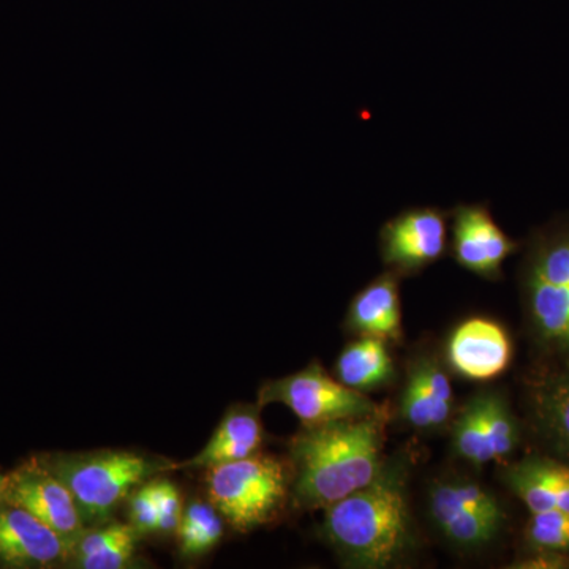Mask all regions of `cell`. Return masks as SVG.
Instances as JSON below:
<instances>
[{
	"instance_id": "obj_1",
	"label": "cell",
	"mask_w": 569,
	"mask_h": 569,
	"mask_svg": "<svg viewBox=\"0 0 569 569\" xmlns=\"http://www.w3.org/2000/svg\"><path fill=\"white\" fill-rule=\"evenodd\" d=\"M387 425L380 408L365 418L302 427L288 445L298 507L325 509L369 485L385 466Z\"/></svg>"
},
{
	"instance_id": "obj_2",
	"label": "cell",
	"mask_w": 569,
	"mask_h": 569,
	"mask_svg": "<svg viewBox=\"0 0 569 569\" xmlns=\"http://www.w3.org/2000/svg\"><path fill=\"white\" fill-rule=\"evenodd\" d=\"M403 462H385L369 485L325 508L323 535L348 567L380 569L413 541Z\"/></svg>"
},
{
	"instance_id": "obj_3",
	"label": "cell",
	"mask_w": 569,
	"mask_h": 569,
	"mask_svg": "<svg viewBox=\"0 0 569 569\" xmlns=\"http://www.w3.org/2000/svg\"><path fill=\"white\" fill-rule=\"evenodd\" d=\"M41 462L62 479L86 526L91 523L92 527L107 522L134 489L156 475L176 470L173 462L146 458L126 449L56 455Z\"/></svg>"
},
{
	"instance_id": "obj_4",
	"label": "cell",
	"mask_w": 569,
	"mask_h": 569,
	"mask_svg": "<svg viewBox=\"0 0 569 569\" xmlns=\"http://www.w3.org/2000/svg\"><path fill=\"white\" fill-rule=\"evenodd\" d=\"M209 501L234 530L266 526L282 511L288 497L287 468L279 459L257 452L250 458L206 470Z\"/></svg>"
},
{
	"instance_id": "obj_5",
	"label": "cell",
	"mask_w": 569,
	"mask_h": 569,
	"mask_svg": "<svg viewBox=\"0 0 569 569\" xmlns=\"http://www.w3.org/2000/svg\"><path fill=\"white\" fill-rule=\"evenodd\" d=\"M523 296L542 342L569 351V230L542 236L523 266Z\"/></svg>"
},
{
	"instance_id": "obj_6",
	"label": "cell",
	"mask_w": 569,
	"mask_h": 569,
	"mask_svg": "<svg viewBox=\"0 0 569 569\" xmlns=\"http://www.w3.org/2000/svg\"><path fill=\"white\" fill-rule=\"evenodd\" d=\"M427 512L441 537L456 548L473 550L490 545L503 527V509L485 486L467 478L433 482Z\"/></svg>"
},
{
	"instance_id": "obj_7",
	"label": "cell",
	"mask_w": 569,
	"mask_h": 569,
	"mask_svg": "<svg viewBox=\"0 0 569 569\" xmlns=\"http://www.w3.org/2000/svg\"><path fill=\"white\" fill-rule=\"evenodd\" d=\"M258 403L261 407L282 403L293 411L302 426L365 418L380 410L365 392L355 391L329 377L318 362L301 372L264 383L258 392Z\"/></svg>"
},
{
	"instance_id": "obj_8",
	"label": "cell",
	"mask_w": 569,
	"mask_h": 569,
	"mask_svg": "<svg viewBox=\"0 0 569 569\" xmlns=\"http://www.w3.org/2000/svg\"><path fill=\"white\" fill-rule=\"evenodd\" d=\"M518 441L515 415L497 392L471 397L452 425V449L470 466L485 467L507 459Z\"/></svg>"
},
{
	"instance_id": "obj_9",
	"label": "cell",
	"mask_w": 569,
	"mask_h": 569,
	"mask_svg": "<svg viewBox=\"0 0 569 569\" xmlns=\"http://www.w3.org/2000/svg\"><path fill=\"white\" fill-rule=\"evenodd\" d=\"M448 220L447 211L432 206L397 213L380 231L385 264L397 274H417L437 263L447 252Z\"/></svg>"
},
{
	"instance_id": "obj_10",
	"label": "cell",
	"mask_w": 569,
	"mask_h": 569,
	"mask_svg": "<svg viewBox=\"0 0 569 569\" xmlns=\"http://www.w3.org/2000/svg\"><path fill=\"white\" fill-rule=\"evenodd\" d=\"M3 501L31 512L70 541H77L86 530L69 488L41 460L26 463L6 478Z\"/></svg>"
},
{
	"instance_id": "obj_11",
	"label": "cell",
	"mask_w": 569,
	"mask_h": 569,
	"mask_svg": "<svg viewBox=\"0 0 569 569\" xmlns=\"http://www.w3.org/2000/svg\"><path fill=\"white\" fill-rule=\"evenodd\" d=\"M518 244L496 222L488 206L458 204L452 211V254L463 269L497 279Z\"/></svg>"
},
{
	"instance_id": "obj_12",
	"label": "cell",
	"mask_w": 569,
	"mask_h": 569,
	"mask_svg": "<svg viewBox=\"0 0 569 569\" xmlns=\"http://www.w3.org/2000/svg\"><path fill=\"white\" fill-rule=\"evenodd\" d=\"M70 541L31 512L0 507V560L13 567H50L73 559Z\"/></svg>"
},
{
	"instance_id": "obj_13",
	"label": "cell",
	"mask_w": 569,
	"mask_h": 569,
	"mask_svg": "<svg viewBox=\"0 0 569 569\" xmlns=\"http://www.w3.org/2000/svg\"><path fill=\"white\" fill-rule=\"evenodd\" d=\"M449 365L468 380H492L511 362L512 346L503 326L489 318H470L448 340Z\"/></svg>"
},
{
	"instance_id": "obj_14",
	"label": "cell",
	"mask_w": 569,
	"mask_h": 569,
	"mask_svg": "<svg viewBox=\"0 0 569 569\" xmlns=\"http://www.w3.org/2000/svg\"><path fill=\"white\" fill-rule=\"evenodd\" d=\"M451 381L432 356L415 359L400 396V417L411 429L432 432L447 426L452 415Z\"/></svg>"
},
{
	"instance_id": "obj_15",
	"label": "cell",
	"mask_w": 569,
	"mask_h": 569,
	"mask_svg": "<svg viewBox=\"0 0 569 569\" xmlns=\"http://www.w3.org/2000/svg\"><path fill=\"white\" fill-rule=\"evenodd\" d=\"M261 407L238 403L224 413L222 421L217 426L211 440L206 447L186 462L176 463V470L181 468H208L233 460L250 458L260 451L263 445V422H261Z\"/></svg>"
},
{
	"instance_id": "obj_16",
	"label": "cell",
	"mask_w": 569,
	"mask_h": 569,
	"mask_svg": "<svg viewBox=\"0 0 569 569\" xmlns=\"http://www.w3.org/2000/svg\"><path fill=\"white\" fill-rule=\"evenodd\" d=\"M347 323L359 336L399 340L402 336L399 274L389 269L359 291L348 309Z\"/></svg>"
},
{
	"instance_id": "obj_17",
	"label": "cell",
	"mask_w": 569,
	"mask_h": 569,
	"mask_svg": "<svg viewBox=\"0 0 569 569\" xmlns=\"http://www.w3.org/2000/svg\"><path fill=\"white\" fill-rule=\"evenodd\" d=\"M503 477L530 512L569 511V467L565 463L527 458L508 467Z\"/></svg>"
},
{
	"instance_id": "obj_18",
	"label": "cell",
	"mask_w": 569,
	"mask_h": 569,
	"mask_svg": "<svg viewBox=\"0 0 569 569\" xmlns=\"http://www.w3.org/2000/svg\"><path fill=\"white\" fill-rule=\"evenodd\" d=\"M337 380L355 391H373L395 377V361L387 340L361 336L342 351L336 365Z\"/></svg>"
},
{
	"instance_id": "obj_19",
	"label": "cell",
	"mask_w": 569,
	"mask_h": 569,
	"mask_svg": "<svg viewBox=\"0 0 569 569\" xmlns=\"http://www.w3.org/2000/svg\"><path fill=\"white\" fill-rule=\"evenodd\" d=\"M138 537L132 523L91 527L74 541V563L82 569L126 568L133 559Z\"/></svg>"
},
{
	"instance_id": "obj_20",
	"label": "cell",
	"mask_w": 569,
	"mask_h": 569,
	"mask_svg": "<svg viewBox=\"0 0 569 569\" xmlns=\"http://www.w3.org/2000/svg\"><path fill=\"white\" fill-rule=\"evenodd\" d=\"M535 402L539 426L569 456V370L541 385Z\"/></svg>"
},
{
	"instance_id": "obj_21",
	"label": "cell",
	"mask_w": 569,
	"mask_h": 569,
	"mask_svg": "<svg viewBox=\"0 0 569 569\" xmlns=\"http://www.w3.org/2000/svg\"><path fill=\"white\" fill-rule=\"evenodd\" d=\"M181 552L186 557H200L211 552L223 537L222 516L211 503L193 501L183 509L181 523L178 527Z\"/></svg>"
},
{
	"instance_id": "obj_22",
	"label": "cell",
	"mask_w": 569,
	"mask_h": 569,
	"mask_svg": "<svg viewBox=\"0 0 569 569\" xmlns=\"http://www.w3.org/2000/svg\"><path fill=\"white\" fill-rule=\"evenodd\" d=\"M527 539L542 552H563L569 550V511L531 512L527 526Z\"/></svg>"
},
{
	"instance_id": "obj_23",
	"label": "cell",
	"mask_w": 569,
	"mask_h": 569,
	"mask_svg": "<svg viewBox=\"0 0 569 569\" xmlns=\"http://www.w3.org/2000/svg\"><path fill=\"white\" fill-rule=\"evenodd\" d=\"M153 500H156L157 512H159V531L171 533L178 530L181 523L183 508L182 498L173 482L167 479H157L149 482Z\"/></svg>"
},
{
	"instance_id": "obj_24",
	"label": "cell",
	"mask_w": 569,
	"mask_h": 569,
	"mask_svg": "<svg viewBox=\"0 0 569 569\" xmlns=\"http://www.w3.org/2000/svg\"><path fill=\"white\" fill-rule=\"evenodd\" d=\"M130 523L140 535L159 531V512L149 482L130 496Z\"/></svg>"
},
{
	"instance_id": "obj_25",
	"label": "cell",
	"mask_w": 569,
	"mask_h": 569,
	"mask_svg": "<svg viewBox=\"0 0 569 569\" xmlns=\"http://www.w3.org/2000/svg\"><path fill=\"white\" fill-rule=\"evenodd\" d=\"M3 493H6V478L0 475V505L3 501Z\"/></svg>"
}]
</instances>
